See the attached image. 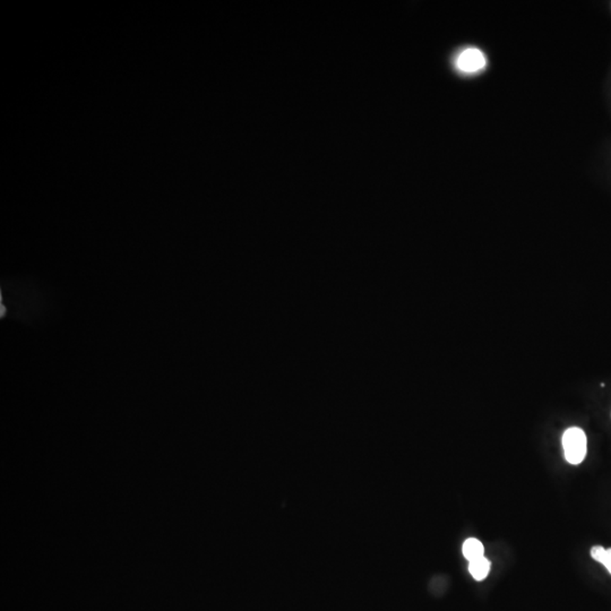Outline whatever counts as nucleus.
Returning <instances> with one entry per match:
<instances>
[{
  "mask_svg": "<svg viewBox=\"0 0 611 611\" xmlns=\"http://www.w3.org/2000/svg\"><path fill=\"white\" fill-rule=\"evenodd\" d=\"M563 448L568 463L573 466L582 463L588 449V441L583 430L578 427L568 428L563 435Z\"/></svg>",
  "mask_w": 611,
  "mask_h": 611,
  "instance_id": "nucleus-1",
  "label": "nucleus"
},
{
  "mask_svg": "<svg viewBox=\"0 0 611 611\" xmlns=\"http://www.w3.org/2000/svg\"><path fill=\"white\" fill-rule=\"evenodd\" d=\"M491 563L490 561L483 556L481 558L475 559V561H469V572L472 575V578L475 580H485L490 573Z\"/></svg>",
  "mask_w": 611,
  "mask_h": 611,
  "instance_id": "nucleus-4",
  "label": "nucleus"
},
{
  "mask_svg": "<svg viewBox=\"0 0 611 611\" xmlns=\"http://www.w3.org/2000/svg\"><path fill=\"white\" fill-rule=\"evenodd\" d=\"M456 66L464 73H475L486 66V58L478 49H466L456 59Z\"/></svg>",
  "mask_w": 611,
  "mask_h": 611,
  "instance_id": "nucleus-2",
  "label": "nucleus"
},
{
  "mask_svg": "<svg viewBox=\"0 0 611 611\" xmlns=\"http://www.w3.org/2000/svg\"><path fill=\"white\" fill-rule=\"evenodd\" d=\"M462 553H463L466 559L469 561H475V559L481 558L485 556V547L483 542L475 538L466 539L464 541L463 547H462Z\"/></svg>",
  "mask_w": 611,
  "mask_h": 611,
  "instance_id": "nucleus-3",
  "label": "nucleus"
},
{
  "mask_svg": "<svg viewBox=\"0 0 611 611\" xmlns=\"http://www.w3.org/2000/svg\"><path fill=\"white\" fill-rule=\"evenodd\" d=\"M591 557L606 567L611 574V548L606 549L602 546H595L591 549Z\"/></svg>",
  "mask_w": 611,
  "mask_h": 611,
  "instance_id": "nucleus-5",
  "label": "nucleus"
}]
</instances>
